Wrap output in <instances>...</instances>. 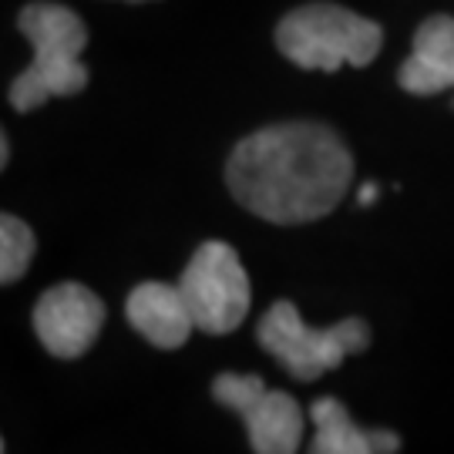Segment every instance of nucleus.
Returning a JSON list of instances; mask_svg holds the SVG:
<instances>
[{"label": "nucleus", "instance_id": "nucleus-1", "mask_svg": "<svg viewBox=\"0 0 454 454\" xmlns=\"http://www.w3.org/2000/svg\"><path fill=\"white\" fill-rule=\"evenodd\" d=\"M354 179V155L337 131L317 121H286L246 135L232 148L226 185L246 212L273 226L324 219Z\"/></svg>", "mask_w": 454, "mask_h": 454}, {"label": "nucleus", "instance_id": "nucleus-2", "mask_svg": "<svg viewBox=\"0 0 454 454\" xmlns=\"http://www.w3.org/2000/svg\"><path fill=\"white\" fill-rule=\"evenodd\" d=\"M20 34L34 44V61L20 71L7 91L17 112H34L48 98H74L88 84V67L82 51L88 44V27L74 11L61 4H27L17 17Z\"/></svg>", "mask_w": 454, "mask_h": 454}, {"label": "nucleus", "instance_id": "nucleus-3", "mask_svg": "<svg viewBox=\"0 0 454 454\" xmlns=\"http://www.w3.org/2000/svg\"><path fill=\"white\" fill-rule=\"evenodd\" d=\"M276 48L303 71L367 67L384 48V31L377 20L354 14L340 4H307L279 20Z\"/></svg>", "mask_w": 454, "mask_h": 454}, {"label": "nucleus", "instance_id": "nucleus-4", "mask_svg": "<svg viewBox=\"0 0 454 454\" xmlns=\"http://www.w3.org/2000/svg\"><path fill=\"white\" fill-rule=\"evenodd\" d=\"M260 347L283 364V371L296 380H317L326 371H337L343 357L360 354L371 347V326L360 317H347L340 324L317 330L300 320V313L290 300H276L262 313L256 326Z\"/></svg>", "mask_w": 454, "mask_h": 454}, {"label": "nucleus", "instance_id": "nucleus-5", "mask_svg": "<svg viewBox=\"0 0 454 454\" xmlns=\"http://www.w3.org/2000/svg\"><path fill=\"white\" fill-rule=\"evenodd\" d=\"M179 290L192 309L195 330L212 333V337L239 330L249 313V300H253L249 276L236 249L219 239H209L195 249V256L179 279Z\"/></svg>", "mask_w": 454, "mask_h": 454}, {"label": "nucleus", "instance_id": "nucleus-6", "mask_svg": "<svg viewBox=\"0 0 454 454\" xmlns=\"http://www.w3.org/2000/svg\"><path fill=\"white\" fill-rule=\"evenodd\" d=\"M212 397L236 411L249 431V448L256 454H293L303 441V411L283 390H266L260 373H219L212 380Z\"/></svg>", "mask_w": 454, "mask_h": 454}, {"label": "nucleus", "instance_id": "nucleus-7", "mask_svg": "<svg viewBox=\"0 0 454 454\" xmlns=\"http://www.w3.org/2000/svg\"><path fill=\"white\" fill-rule=\"evenodd\" d=\"M105 326V303L82 283L51 286L34 307V333L44 350L61 360H78L91 350Z\"/></svg>", "mask_w": 454, "mask_h": 454}, {"label": "nucleus", "instance_id": "nucleus-8", "mask_svg": "<svg viewBox=\"0 0 454 454\" xmlns=\"http://www.w3.org/2000/svg\"><path fill=\"white\" fill-rule=\"evenodd\" d=\"M129 324L135 326V333H142L152 347L159 350H179L182 343L192 337L195 320L192 309L182 296L179 283H142L129 293Z\"/></svg>", "mask_w": 454, "mask_h": 454}, {"label": "nucleus", "instance_id": "nucleus-9", "mask_svg": "<svg viewBox=\"0 0 454 454\" xmlns=\"http://www.w3.org/2000/svg\"><path fill=\"white\" fill-rule=\"evenodd\" d=\"M397 82L407 95H438L454 88V17H427L414 34V51Z\"/></svg>", "mask_w": 454, "mask_h": 454}, {"label": "nucleus", "instance_id": "nucleus-10", "mask_svg": "<svg viewBox=\"0 0 454 454\" xmlns=\"http://www.w3.org/2000/svg\"><path fill=\"white\" fill-rule=\"evenodd\" d=\"M313 421V454H394L401 451V441L394 431H367L357 427L350 411L337 397H320L309 404Z\"/></svg>", "mask_w": 454, "mask_h": 454}, {"label": "nucleus", "instance_id": "nucleus-11", "mask_svg": "<svg viewBox=\"0 0 454 454\" xmlns=\"http://www.w3.org/2000/svg\"><path fill=\"white\" fill-rule=\"evenodd\" d=\"M34 249H37V243H34L31 226L11 212H4L0 215V283L4 286H11L27 273Z\"/></svg>", "mask_w": 454, "mask_h": 454}, {"label": "nucleus", "instance_id": "nucleus-12", "mask_svg": "<svg viewBox=\"0 0 454 454\" xmlns=\"http://www.w3.org/2000/svg\"><path fill=\"white\" fill-rule=\"evenodd\" d=\"M377 195H380V189H377V182H367L364 189H360V209H367V206H373L377 202Z\"/></svg>", "mask_w": 454, "mask_h": 454}, {"label": "nucleus", "instance_id": "nucleus-13", "mask_svg": "<svg viewBox=\"0 0 454 454\" xmlns=\"http://www.w3.org/2000/svg\"><path fill=\"white\" fill-rule=\"evenodd\" d=\"M7 162H11V142H7V135H0V165L7 168Z\"/></svg>", "mask_w": 454, "mask_h": 454}, {"label": "nucleus", "instance_id": "nucleus-14", "mask_svg": "<svg viewBox=\"0 0 454 454\" xmlns=\"http://www.w3.org/2000/svg\"><path fill=\"white\" fill-rule=\"evenodd\" d=\"M135 4H142V0H135Z\"/></svg>", "mask_w": 454, "mask_h": 454}]
</instances>
